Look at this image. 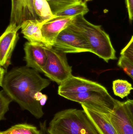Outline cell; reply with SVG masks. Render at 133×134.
Returning a JSON list of instances; mask_svg holds the SVG:
<instances>
[{
    "mask_svg": "<svg viewBox=\"0 0 133 134\" xmlns=\"http://www.w3.org/2000/svg\"><path fill=\"white\" fill-rule=\"evenodd\" d=\"M34 11L41 23L56 17L46 0H33Z\"/></svg>",
    "mask_w": 133,
    "mask_h": 134,
    "instance_id": "obj_15",
    "label": "cell"
},
{
    "mask_svg": "<svg viewBox=\"0 0 133 134\" xmlns=\"http://www.w3.org/2000/svg\"><path fill=\"white\" fill-rule=\"evenodd\" d=\"M24 50L27 66L43 73L47 59L45 47L27 42Z\"/></svg>",
    "mask_w": 133,
    "mask_h": 134,
    "instance_id": "obj_11",
    "label": "cell"
},
{
    "mask_svg": "<svg viewBox=\"0 0 133 134\" xmlns=\"http://www.w3.org/2000/svg\"><path fill=\"white\" fill-rule=\"evenodd\" d=\"M129 14V19L130 21L133 20V0H125Z\"/></svg>",
    "mask_w": 133,
    "mask_h": 134,
    "instance_id": "obj_24",
    "label": "cell"
},
{
    "mask_svg": "<svg viewBox=\"0 0 133 134\" xmlns=\"http://www.w3.org/2000/svg\"><path fill=\"white\" fill-rule=\"evenodd\" d=\"M100 134H118L112 125L109 114L94 110L84 105H81Z\"/></svg>",
    "mask_w": 133,
    "mask_h": 134,
    "instance_id": "obj_13",
    "label": "cell"
},
{
    "mask_svg": "<svg viewBox=\"0 0 133 134\" xmlns=\"http://www.w3.org/2000/svg\"><path fill=\"white\" fill-rule=\"evenodd\" d=\"M53 47L66 53L92 52L91 46L87 41L68 27L59 34Z\"/></svg>",
    "mask_w": 133,
    "mask_h": 134,
    "instance_id": "obj_6",
    "label": "cell"
},
{
    "mask_svg": "<svg viewBox=\"0 0 133 134\" xmlns=\"http://www.w3.org/2000/svg\"><path fill=\"white\" fill-rule=\"evenodd\" d=\"M40 130L41 134H48L47 132V122L46 120L40 123Z\"/></svg>",
    "mask_w": 133,
    "mask_h": 134,
    "instance_id": "obj_25",
    "label": "cell"
},
{
    "mask_svg": "<svg viewBox=\"0 0 133 134\" xmlns=\"http://www.w3.org/2000/svg\"><path fill=\"white\" fill-rule=\"evenodd\" d=\"M89 9L86 3L80 2L73 5L55 14L58 16L73 17L79 15H84L89 12Z\"/></svg>",
    "mask_w": 133,
    "mask_h": 134,
    "instance_id": "obj_16",
    "label": "cell"
},
{
    "mask_svg": "<svg viewBox=\"0 0 133 134\" xmlns=\"http://www.w3.org/2000/svg\"><path fill=\"white\" fill-rule=\"evenodd\" d=\"M48 134H100L84 109H68L55 113Z\"/></svg>",
    "mask_w": 133,
    "mask_h": 134,
    "instance_id": "obj_3",
    "label": "cell"
},
{
    "mask_svg": "<svg viewBox=\"0 0 133 134\" xmlns=\"http://www.w3.org/2000/svg\"><path fill=\"white\" fill-rule=\"evenodd\" d=\"M120 55L125 57L133 62V35L129 43L121 50Z\"/></svg>",
    "mask_w": 133,
    "mask_h": 134,
    "instance_id": "obj_22",
    "label": "cell"
},
{
    "mask_svg": "<svg viewBox=\"0 0 133 134\" xmlns=\"http://www.w3.org/2000/svg\"><path fill=\"white\" fill-rule=\"evenodd\" d=\"M75 17L56 16L55 18L41 24L43 37L49 45L53 47L59 35L72 24Z\"/></svg>",
    "mask_w": 133,
    "mask_h": 134,
    "instance_id": "obj_10",
    "label": "cell"
},
{
    "mask_svg": "<svg viewBox=\"0 0 133 134\" xmlns=\"http://www.w3.org/2000/svg\"><path fill=\"white\" fill-rule=\"evenodd\" d=\"M59 95L81 105H84L98 111L107 114L112 113L121 102L113 98L107 91L65 93Z\"/></svg>",
    "mask_w": 133,
    "mask_h": 134,
    "instance_id": "obj_4",
    "label": "cell"
},
{
    "mask_svg": "<svg viewBox=\"0 0 133 134\" xmlns=\"http://www.w3.org/2000/svg\"><path fill=\"white\" fill-rule=\"evenodd\" d=\"M118 66L123 69L125 72L133 80V62L123 56L119 59Z\"/></svg>",
    "mask_w": 133,
    "mask_h": 134,
    "instance_id": "obj_21",
    "label": "cell"
},
{
    "mask_svg": "<svg viewBox=\"0 0 133 134\" xmlns=\"http://www.w3.org/2000/svg\"><path fill=\"white\" fill-rule=\"evenodd\" d=\"M47 59L43 73L59 85L73 75L72 67L69 64L66 53L53 47H45Z\"/></svg>",
    "mask_w": 133,
    "mask_h": 134,
    "instance_id": "obj_5",
    "label": "cell"
},
{
    "mask_svg": "<svg viewBox=\"0 0 133 134\" xmlns=\"http://www.w3.org/2000/svg\"><path fill=\"white\" fill-rule=\"evenodd\" d=\"M104 86L85 78L72 75L59 85V95L65 93H80L90 91H106Z\"/></svg>",
    "mask_w": 133,
    "mask_h": 134,
    "instance_id": "obj_9",
    "label": "cell"
},
{
    "mask_svg": "<svg viewBox=\"0 0 133 134\" xmlns=\"http://www.w3.org/2000/svg\"><path fill=\"white\" fill-rule=\"evenodd\" d=\"M11 97L2 90L0 92V120H5V116L9 110V105L13 101Z\"/></svg>",
    "mask_w": 133,
    "mask_h": 134,
    "instance_id": "obj_20",
    "label": "cell"
},
{
    "mask_svg": "<svg viewBox=\"0 0 133 134\" xmlns=\"http://www.w3.org/2000/svg\"><path fill=\"white\" fill-rule=\"evenodd\" d=\"M109 115L118 134H133V124L123 102H121L115 110Z\"/></svg>",
    "mask_w": 133,
    "mask_h": 134,
    "instance_id": "obj_12",
    "label": "cell"
},
{
    "mask_svg": "<svg viewBox=\"0 0 133 134\" xmlns=\"http://www.w3.org/2000/svg\"><path fill=\"white\" fill-rule=\"evenodd\" d=\"M0 134H41L40 130L35 126L28 124H19L6 130L1 131Z\"/></svg>",
    "mask_w": 133,
    "mask_h": 134,
    "instance_id": "obj_17",
    "label": "cell"
},
{
    "mask_svg": "<svg viewBox=\"0 0 133 134\" xmlns=\"http://www.w3.org/2000/svg\"><path fill=\"white\" fill-rule=\"evenodd\" d=\"M124 106L133 124V100H129L123 102Z\"/></svg>",
    "mask_w": 133,
    "mask_h": 134,
    "instance_id": "obj_23",
    "label": "cell"
},
{
    "mask_svg": "<svg viewBox=\"0 0 133 134\" xmlns=\"http://www.w3.org/2000/svg\"><path fill=\"white\" fill-rule=\"evenodd\" d=\"M19 29L15 24L9 23L0 38V66L6 70L11 64L12 52L19 39Z\"/></svg>",
    "mask_w": 133,
    "mask_h": 134,
    "instance_id": "obj_7",
    "label": "cell"
},
{
    "mask_svg": "<svg viewBox=\"0 0 133 134\" xmlns=\"http://www.w3.org/2000/svg\"><path fill=\"white\" fill-rule=\"evenodd\" d=\"M68 27L85 38L91 46L92 53L106 63L117 59L116 52L110 37L101 26L93 24L87 21L84 15H79L75 17Z\"/></svg>",
    "mask_w": 133,
    "mask_h": 134,
    "instance_id": "obj_2",
    "label": "cell"
},
{
    "mask_svg": "<svg viewBox=\"0 0 133 134\" xmlns=\"http://www.w3.org/2000/svg\"><path fill=\"white\" fill-rule=\"evenodd\" d=\"M50 83V80L42 77L39 72L26 66L6 72L0 85L22 109L39 119L44 115L41 91Z\"/></svg>",
    "mask_w": 133,
    "mask_h": 134,
    "instance_id": "obj_1",
    "label": "cell"
},
{
    "mask_svg": "<svg viewBox=\"0 0 133 134\" xmlns=\"http://www.w3.org/2000/svg\"><path fill=\"white\" fill-rule=\"evenodd\" d=\"M132 90V84L127 80L118 79L112 82V90L114 94L121 98L127 97Z\"/></svg>",
    "mask_w": 133,
    "mask_h": 134,
    "instance_id": "obj_18",
    "label": "cell"
},
{
    "mask_svg": "<svg viewBox=\"0 0 133 134\" xmlns=\"http://www.w3.org/2000/svg\"><path fill=\"white\" fill-rule=\"evenodd\" d=\"M11 9L10 23L21 29L24 21L33 20L41 23L36 14L33 6V0H11Z\"/></svg>",
    "mask_w": 133,
    "mask_h": 134,
    "instance_id": "obj_8",
    "label": "cell"
},
{
    "mask_svg": "<svg viewBox=\"0 0 133 134\" xmlns=\"http://www.w3.org/2000/svg\"><path fill=\"white\" fill-rule=\"evenodd\" d=\"M21 33L28 42L45 47L50 48L43 37L41 28V23L33 20L24 21L21 27Z\"/></svg>",
    "mask_w": 133,
    "mask_h": 134,
    "instance_id": "obj_14",
    "label": "cell"
},
{
    "mask_svg": "<svg viewBox=\"0 0 133 134\" xmlns=\"http://www.w3.org/2000/svg\"><path fill=\"white\" fill-rule=\"evenodd\" d=\"M80 1H81V2H83V3H86L88 2L91 1L93 0H80Z\"/></svg>",
    "mask_w": 133,
    "mask_h": 134,
    "instance_id": "obj_27",
    "label": "cell"
},
{
    "mask_svg": "<svg viewBox=\"0 0 133 134\" xmlns=\"http://www.w3.org/2000/svg\"><path fill=\"white\" fill-rule=\"evenodd\" d=\"M6 72V70L3 67H0V85L1 84Z\"/></svg>",
    "mask_w": 133,
    "mask_h": 134,
    "instance_id": "obj_26",
    "label": "cell"
},
{
    "mask_svg": "<svg viewBox=\"0 0 133 134\" xmlns=\"http://www.w3.org/2000/svg\"><path fill=\"white\" fill-rule=\"evenodd\" d=\"M53 14L55 15L59 12L73 5L81 2L80 0H46Z\"/></svg>",
    "mask_w": 133,
    "mask_h": 134,
    "instance_id": "obj_19",
    "label": "cell"
}]
</instances>
